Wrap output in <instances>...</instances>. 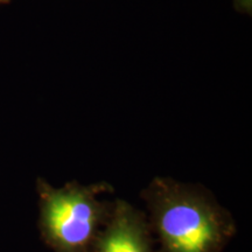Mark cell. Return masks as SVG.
<instances>
[{
    "label": "cell",
    "instance_id": "1",
    "mask_svg": "<svg viewBox=\"0 0 252 252\" xmlns=\"http://www.w3.org/2000/svg\"><path fill=\"white\" fill-rule=\"evenodd\" d=\"M140 198L158 252H223L237 234L231 212L201 184L154 176Z\"/></svg>",
    "mask_w": 252,
    "mask_h": 252
},
{
    "label": "cell",
    "instance_id": "2",
    "mask_svg": "<svg viewBox=\"0 0 252 252\" xmlns=\"http://www.w3.org/2000/svg\"><path fill=\"white\" fill-rule=\"evenodd\" d=\"M40 237L53 252H93L94 242L108 220L113 201L102 195L112 194L106 181L81 184L69 181L61 187L36 179Z\"/></svg>",
    "mask_w": 252,
    "mask_h": 252
},
{
    "label": "cell",
    "instance_id": "3",
    "mask_svg": "<svg viewBox=\"0 0 252 252\" xmlns=\"http://www.w3.org/2000/svg\"><path fill=\"white\" fill-rule=\"evenodd\" d=\"M153 243L146 213L128 201L116 198L93 252H154Z\"/></svg>",
    "mask_w": 252,
    "mask_h": 252
},
{
    "label": "cell",
    "instance_id": "4",
    "mask_svg": "<svg viewBox=\"0 0 252 252\" xmlns=\"http://www.w3.org/2000/svg\"><path fill=\"white\" fill-rule=\"evenodd\" d=\"M11 0H0V4H7Z\"/></svg>",
    "mask_w": 252,
    "mask_h": 252
}]
</instances>
